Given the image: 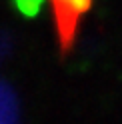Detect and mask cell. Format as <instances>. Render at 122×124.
Segmentation results:
<instances>
[{
    "instance_id": "1",
    "label": "cell",
    "mask_w": 122,
    "mask_h": 124,
    "mask_svg": "<svg viewBox=\"0 0 122 124\" xmlns=\"http://www.w3.org/2000/svg\"><path fill=\"white\" fill-rule=\"evenodd\" d=\"M92 2L94 0H50L58 40L64 50L72 46L80 26V18L90 10Z\"/></svg>"
}]
</instances>
